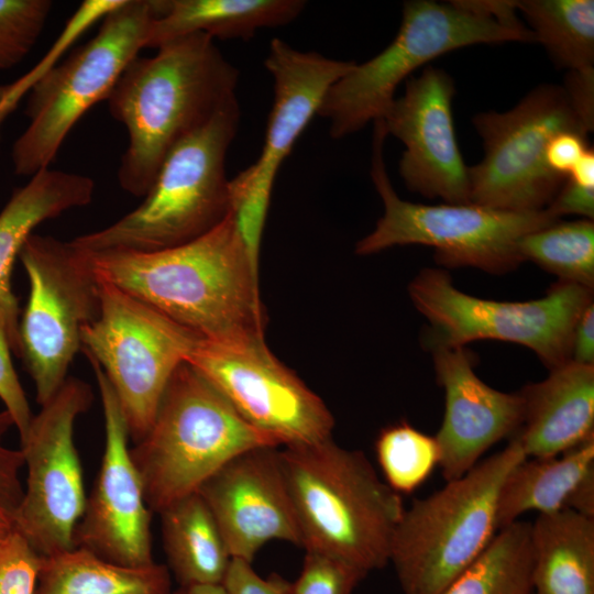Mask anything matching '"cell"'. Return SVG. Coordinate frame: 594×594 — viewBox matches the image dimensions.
Here are the masks:
<instances>
[{
  "mask_svg": "<svg viewBox=\"0 0 594 594\" xmlns=\"http://www.w3.org/2000/svg\"><path fill=\"white\" fill-rule=\"evenodd\" d=\"M317 52H301L273 38L264 65L274 101L258 158L230 179V208L248 230L264 229L277 172L318 110L329 88L354 65Z\"/></svg>",
  "mask_w": 594,
  "mask_h": 594,
  "instance_id": "cell-16",
  "label": "cell"
},
{
  "mask_svg": "<svg viewBox=\"0 0 594 594\" xmlns=\"http://www.w3.org/2000/svg\"><path fill=\"white\" fill-rule=\"evenodd\" d=\"M240 122L238 98L227 101L163 161L143 201L116 222L73 239L87 254L152 252L188 243L230 212L226 158Z\"/></svg>",
  "mask_w": 594,
  "mask_h": 594,
  "instance_id": "cell-4",
  "label": "cell"
},
{
  "mask_svg": "<svg viewBox=\"0 0 594 594\" xmlns=\"http://www.w3.org/2000/svg\"><path fill=\"white\" fill-rule=\"evenodd\" d=\"M531 573L530 522L517 520L440 594H534Z\"/></svg>",
  "mask_w": 594,
  "mask_h": 594,
  "instance_id": "cell-28",
  "label": "cell"
},
{
  "mask_svg": "<svg viewBox=\"0 0 594 594\" xmlns=\"http://www.w3.org/2000/svg\"><path fill=\"white\" fill-rule=\"evenodd\" d=\"M302 568L288 594H352L366 576L354 566L324 553L305 550Z\"/></svg>",
  "mask_w": 594,
  "mask_h": 594,
  "instance_id": "cell-34",
  "label": "cell"
},
{
  "mask_svg": "<svg viewBox=\"0 0 594 594\" xmlns=\"http://www.w3.org/2000/svg\"><path fill=\"white\" fill-rule=\"evenodd\" d=\"M305 7L304 0H161L145 48L191 33L248 41L258 29L293 22Z\"/></svg>",
  "mask_w": 594,
  "mask_h": 594,
  "instance_id": "cell-23",
  "label": "cell"
},
{
  "mask_svg": "<svg viewBox=\"0 0 594 594\" xmlns=\"http://www.w3.org/2000/svg\"><path fill=\"white\" fill-rule=\"evenodd\" d=\"M524 459L510 438L502 451L405 508L389 553L404 594H440L485 550L498 531L502 485Z\"/></svg>",
  "mask_w": 594,
  "mask_h": 594,
  "instance_id": "cell-7",
  "label": "cell"
},
{
  "mask_svg": "<svg viewBox=\"0 0 594 594\" xmlns=\"http://www.w3.org/2000/svg\"><path fill=\"white\" fill-rule=\"evenodd\" d=\"M222 585L228 594H288L289 582L277 574L262 578L252 563L231 559Z\"/></svg>",
  "mask_w": 594,
  "mask_h": 594,
  "instance_id": "cell-38",
  "label": "cell"
},
{
  "mask_svg": "<svg viewBox=\"0 0 594 594\" xmlns=\"http://www.w3.org/2000/svg\"><path fill=\"white\" fill-rule=\"evenodd\" d=\"M98 279L99 314L84 327L80 351L106 375L130 438L136 442L151 427L172 375L202 339L116 285Z\"/></svg>",
  "mask_w": 594,
  "mask_h": 594,
  "instance_id": "cell-10",
  "label": "cell"
},
{
  "mask_svg": "<svg viewBox=\"0 0 594 594\" xmlns=\"http://www.w3.org/2000/svg\"><path fill=\"white\" fill-rule=\"evenodd\" d=\"M167 568L130 566L75 546L42 557L35 594H170Z\"/></svg>",
  "mask_w": 594,
  "mask_h": 594,
  "instance_id": "cell-27",
  "label": "cell"
},
{
  "mask_svg": "<svg viewBox=\"0 0 594 594\" xmlns=\"http://www.w3.org/2000/svg\"><path fill=\"white\" fill-rule=\"evenodd\" d=\"M12 530V526L0 519V541L6 538Z\"/></svg>",
  "mask_w": 594,
  "mask_h": 594,
  "instance_id": "cell-45",
  "label": "cell"
},
{
  "mask_svg": "<svg viewBox=\"0 0 594 594\" xmlns=\"http://www.w3.org/2000/svg\"><path fill=\"white\" fill-rule=\"evenodd\" d=\"M187 362L280 447L332 438L334 418L324 402L272 353L264 337L237 344L200 340Z\"/></svg>",
  "mask_w": 594,
  "mask_h": 594,
  "instance_id": "cell-15",
  "label": "cell"
},
{
  "mask_svg": "<svg viewBox=\"0 0 594 594\" xmlns=\"http://www.w3.org/2000/svg\"><path fill=\"white\" fill-rule=\"evenodd\" d=\"M429 341L446 408L435 436L440 448L439 466L447 482L469 472L485 451L520 427V393H504L485 384L473 370L464 346Z\"/></svg>",
  "mask_w": 594,
  "mask_h": 594,
  "instance_id": "cell-20",
  "label": "cell"
},
{
  "mask_svg": "<svg viewBox=\"0 0 594 594\" xmlns=\"http://www.w3.org/2000/svg\"><path fill=\"white\" fill-rule=\"evenodd\" d=\"M519 393L524 413L512 437L526 458L560 455L594 437V365L572 361Z\"/></svg>",
  "mask_w": 594,
  "mask_h": 594,
  "instance_id": "cell-22",
  "label": "cell"
},
{
  "mask_svg": "<svg viewBox=\"0 0 594 594\" xmlns=\"http://www.w3.org/2000/svg\"><path fill=\"white\" fill-rule=\"evenodd\" d=\"M185 591L187 594H228L222 584L195 585Z\"/></svg>",
  "mask_w": 594,
  "mask_h": 594,
  "instance_id": "cell-44",
  "label": "cell"
},
{
  "mask_svg": "<svg viewBox=\"0 0 594 594\" xmlns=\"http://www.w3.org/2000/svg\"><path fill=\"white\" fill-rule=\"evenodd\" d=\"M92 400L90 385L68 376L33 416L20 439L26 480L12 529L41 557L75 547V530L87 497L75 444V425Z\"/></svg>",
  "mask_w": 594,
  "mask_h": 594,
  "instance_id": "cell-14",
  "label": "cell"
},
{
  "mask_svg": "<svg viewBox=\"0 0 594 594\" xmlns=\"http://www.w3.org/2000/svg\"><path fill=\"white\" fill-rule=\"evenodd\" d=\"M536 42L522 24L501 21L483 1L410 0L395 38L381 53L353 67L327 91L318 114L341 139L384 117L398 85L417 68L474 44Z\"/></svg>",
  "mask_w": 594,
  "mask_h": 594,
  "instance_id": "cell-6",
  "label": "cell"
},
{
  "mask_svg": "<svg viewBox=\"0 0 594 594\" xmlns=\"http://www.w3.org/2000/svg\"><path fill=\"white\" fill-rule=\"evenodd\" d=\"M280 447L249 425L187 361L172 375L147 432L130 448L145 501L160 514L237 455Z\"/></svg>",
  "mask_w": 594,
  "mask_h": 594,
  "instance_id": "cell-5",
  "label": "cell"
},
{
  "mask_svg": "<svg viewBox=\"0 0 594 594\" xmlns=\"http://www.w3.org/2000/svg\"><path fill=\"white\" fill-rule=\"evenodd\" d=\"M570 361L594 365V304L591 302L579 318L572 337Z\"/></svg>",
  "mask_w": 594,
  "mask_h": 594,
  "instance_id": "cell-42",
  "label": "cell"
},
{
  "mask_svg": "<svg viewBox=\"0 0 594 594\" xmlns=\"http://www.w3.org/2000/svg\"><path fill=\"white\" fill-rule=\"evenodd\" d=\"M158 515L168 564L184 587L222 584L231 557L201 496H185Z\"/></svg>",
  "mask_w": 594,
  "mask_h": 594,
  "instance_id": "cell-26",
  "label": "cell"
},
{
  "mask_svg": "<svg viewBox=\"0 0 594 594\" xmlns=\"http://www.w3.org/2000/svg\"><path fill=\"white\" fill-rule=\"evenodd\" d=\"M517 10L557 66L568 72L594 67L593 0H524Z\"/></svg>",
  "mask_w": 594,
  "mask_h": 594,
  "instance_id": "cell-29",
  "label": "cell"
},
{
  "mask_svg": "<svg viewBox=\"0 0 594 594\" xmlns=\"http://www.w3.org/2000/svg\"><path fill=\"white\" fill-rule=\"evenodd\" d=\"M12 348L6 330L0 324V400L13 419L14 427L22 439L34 414L18 377L11 356Z\"/></svg>",
  "mask_w": 594,
  "mask_h": 594,
  "instance_id": "cell-37",
  "label": "cell"
},
{
  "mask_svg": "<svg viewBox=\"0 0 594 594\" xmlns=\"http://www.w3.org/2000/svg\"><path fill=\"white\" fill-rule=\"evenodd\" d=\"M52 8L50 0H0V70L14 67L32 51Z\"/></svg>",
  "mask_w": 594,
  "mask_h": 594,
  "instance_id": "cell-33",
  "label": "cell"
},
{
  "mask_svg": "<svg viewBox=\"0 0 594 594\" xmlns=\"http://www.w3.org/2000/svg\"><path fill=\"white\" fill-rule=\"evenodd\" d=\"M170 594H187L185 590L183 591H179V592H175V593H170Z\"/></svg>",
  "mask_w": 594,
  "mask_h": 594,
  "instance_id": "cell-46",
  "label": "cell"
},
{
  "mask_svg": "<svg viewBox=\"0 0 594 594\" xmlns=\"http://www.w3.org/2000/svg\"><path fill=\"white\" fill-rule=\"evenodd\" d=\"M455 86L443 69L427 66L406 80L382 121L403 142L399 174L410 191L446 204H470L469 167L457 142L452 99Z\"/></svg>",
  "mask_w": 594,
  "mask_h": 594,
  "instance_id": "cell-18",
  "label": "cell"
},
{
  "mask_svg": "<svg viewBox=\"0 0 594 594\" xmlns=\"http://www.w3.org/2000/svg\"><path fill=\"white\" fill-rule=\"evenodd\" d=\"M387 136L383 121H374L371 177L384 213L374 230L355 246L370 255L395 245L432 246L437 261L446 266H472L504 273L522 261L520 239L559 220L547 208L538 211H507L475 204L422 205L403 200L394 190L383 158Z\"/></svg>",
  "mask_w": 594,
  "mask_h": 594,
  "instance_id": "cell-9",
  "label": "cell"
},
{
  "mask_svg": "<svg viewBox=\"0 0 594 594\" xmlns=\"http://www.w3.org/2000/svg\"><path fill=\"white\" fill-rule=\"evenodd\" d=\"M12 427L15 428L10 414L0 410V519L11 526L23 495L20 472L24 466L21 449L4 444V437Z\"/></svg>",
  "mask_w": 594,
  "mask_h": 594,
  "instance_id": "cell-36",
  "label": "cell"
},
{
  "mask_svg": "<svg viewBox=\"0 0 594 594\" xmlns=\"http://www.w3.org/2000/svg\"><path fill=\"white\" fill-rule=\"evenodd\" d=\"M42 557L15 530L0 541V594H35Z\"/></svg>",
  "mask_w": 594,
  "mask_h": 594,
  "instance_id": "cell-35",
  "label": "cell"
},
{
  "mask_svg": "<svg viewBox=\"0 0 594 594\" xmlns=\"http://www.w3.org/2000/svg\"><path fill=\"white\" fill-rule=\"evenodd\" d=\"M547 209L557 218L578 215L594 218V188L583 187L566 178Z\"/></svg>",
  "mask_w": 594,
  "mask_h": 594,
  "instance_id": "cell-41",
  "label": "cell"
},
{
  "mask_svg": "<svg viewBox=\"0 0 594 594\" xmlns=\"http://www.w3.org/2000/svg\"><path fill=\"white\" fill-rule=\"evenodd\" d=\"M151 57L136 56L106 101L128 145L118 169L121 188L144 197L172 148L237 97L239 70L205 33L169 40Z\"/></svg>",
  "mask_w": 594,
  "mask_h": 594,
  "instance_id": "cell-2",
  "label": "cell"
},
{
  "mask_svg": "<svg viewBox=\"0 0 594 594\" xmlns=\"http://www.w3.org/2000/svg\"><path fill=\"white\" fill-rule=\"evenodd\" d=\"M575 113L588 132L594 128V67L568 72L562 86Z\"/></svg>",
  "mask_w": 594,
  "mask_h": 594,
  "instance_id": "cell-40",
  "label": "cell"
},
{
  "mask_svg": "<svg viewBox=\"0 0 594 594\" xmlns=\"http://www.w3.org/2000/svg\"><path fill=\"white\" fill-rule=\"evenodd\" d=\"M594 473V437L552 458H526L505 479L497 501L498 530L528 512L552 514Z\"/></svg>",
  "mask_w": 594,
  "mask_h": 594,
  "instance_id": "cell-25",
  "label": "cell"
},
{
  "mask_svg": "<svg viewBox=\"0 0 594 594\" xmlns=\"http://www.w3.org/2000/svg\"><path fill=\"white\" fill-rule=\"evenodd\" d=\"M122 0H85L66 22L64 29L53 43L41 63L23 77L0 85V128L6 119L15 110L22 97L57 64L66 51L95 23L101 21Z\"/></svg>",
  "mask_w": 594,
  "mask_h": 594,
  "instance_id": "cell-32",
  "label": "cell"
},
{
  "mask_svg": "<svg viewBox=\"0 0 594 594\" xmlns=\"http://www.w3.org/2000/svg\"><path fill=\"white\" fill-rule=\"evenodd\" d=\"M569 179L574 183L588 188H594V151L593 147H588L581 156L579 162L574 165L570 174Z\"/></svg>",
  "mask_w": 594,
  "mask_h": 594,
  "instance_id": "cell-43",
  "label": "cell"
},
{
  "mask_svg": "<svg viewBox=\"0 0 594 594\" xmlns=\"http://www.w3.org/2000/svg\"><path fill=\"white\" fill-rule=\"evenodd\" d=\"M377 463L385 483L398 494H410L439 466L440 448L436 437L407 421L382 429L375 441Z\"/></svg>",
  "mask_w": 594,
  "mask_h": 594,
  "instance_id": "cell-31",
  "label": "cell"
},
{
  "mask_svg": "<svg viewBox=\"0 0 594 594\" xmlns=\"http://www.w3.org/2000/svg\"><path fill=\"white\" fill-rule=\"evenodd\" d=\"M100 393L105 447L100 469L76 527L75 546L124 565L154 563L151 514L129 448V430L100 366L88 359Z\"/></svg>",
  "mask_w": 594,
  "mask_h": 594,
  "instance_id": "cell-17",
  "label": "cell"
},
{
  "mask_svg": "<svg viewBox=\"0 0 594 594\" xmlns=\"http://www.w3.org/2000/svg\"><path fill=\"white\" fill-rule=\"evenodd\" d=\"M87 255L98 277L205 341L237 344L264 337L258 270L231 212L212 230L182 245Z\"/></svg>",
  "mask_w": 594,
  "mask_h": 594,
  "instance_id": "cell-1",
  "label": "cell"
},
{
  "mask_svg": "<svg viewBox=\"0 0 594 594\" xmlns=\"http://www.w3.org/2000/svg\"><path fill=\"white\" fill-rule=\"evenodd\" d=\"M279 449L301 548L364 574L389 563L405 507L363 452L321 442Z\"/></svg>",
  "mask_w": 594,
  "mask_h": 594,
  "instance_id": "cell-3",
  "label": "cell"
},
{
  "mask_svg": "<svg viewBox=\"0 0 594 594\" xmlns=\"http://www.w3.org/2000/svg\"><path fill=\"white\" fill-rule=\"evenodd\" d=\"M587 135L578 131L556 134L546 150V164L556 175L565 178L588 148Z\"/></svg>",
  "mask_w": 594,
  "mask_h": 594,
  "instance_id": "cell-39",
  "label": "cell"
},
{
  "mask_svg": "<svg viewBox=\"0 0 594 594\" xmlns=\"http://www.w3.org/2000/svg\"><path fill=\"white\" fill-rule=\"evenodd\" d=\"M19 258L30 288L19 320L18 358L42 406L68 378L82 329L99 314V279L86 253L51 235L33 233Z\"/></svg>",
  "mask_w": 594,
  "mask_h": 594,
  "instance_id": "cell-11",
  "label": "cell"
},
{
  "mask_svg": "<svg viewBox=\"0 0 594 594\" xmlns=\"http://www.w3.org/2000/svg\"><path fill=\"white\" fill-rule=\"evenodd\" d=\"M473 124L483 160L469 167L470 202L507 211L546 209L565 178L546 164L550 140L562 131L588 135L562 86L542 84L505 112H481Z\"/></svg>",
  "mask_w": 594,
  "mask_h": 594,
  "instance_id": "cell-13",
  "label": "cell"
},
{
  "mask_svg": "<svg viewBox=\"0 0 594 594\" xmlns=\"http://www.w3.org/2000/svg\"><path fill=\"white\" fill-rule=\"evenodd\" d=\"M95 188V180L88 176L46 168L14 188L0 211V324L16 356L21 312L11 283L14 262L35 228L68 210L89 205Z\"/></svg>",
  "mask_w": 594,
  "mask_h": 594,
  "instance_id": "cell-21",
  "label": "cell"
},
{
  "mask_svg": "<svg viewBox=\"0 0 594 594\" xmlns=\"http://www.w3.org/2000/svg\"><path fill=\"white\" fill-rule=\"evenodd\" d=\"M161 0H122L97 34L58 63L29 92L30 123L11 148L13 172L31 177L50 168L77 121L106 100L127 66L145 48Z\"/></svg>",
  "mask_w": 594,
  "mask_h": 594,
  "instance_id": "cell-8",
  "label": "cell"
},
{
  "mask_svg": "<svg viewBox=\"0 0 594 594\" xmlns=\"http://www.w3.org/2000/svg\"><path fill=\"white\" fill-rule=\"evenodd\" d=\"M522 261L588 289L594 286V222L560 220L524 235L518 244Z\"/></svg>",
  "mask_w": 594,
  "mask_h": 594,
  "instance_id": "cell-30",
  "label": "cell"
},
{
  "mask_svg": "<svg viewBox=\"0 0 594 594\" xmlns=\"http://www.w3.org/2000/svg\"><path fill=\"white\" fill-rule=\"evenodd\" d=\"M279 448L261 447L237 455L197 492L212 514L231 559L252 563L272 540L301 547Z\"/></svg>",
  "mask_w": 594,
  "mask_h": 594,
  "instance_id": "cell-19",
  "label": "cell"
},
{
  "mask_svg": "<svg viewBox=\"0 0 594 594\" xmlns=\"http://www.w3.org/2000/svg\"><path fill=\"white\" fill-rule=\"evenodd\" d=\"M534 594H594V518L564 508L530 522Z\"/></svg>",
  "mask_w": 594,
  "mask_h": 594,
  "instance_id": "cell-24",
  "label": "cell"
},
{
  "mask_svg": "<svg viewBox=\"0 0 594 594\" xmlns=\"http://www.w3.org/2000/svg\"><path fill=\"white\" fill-rule=\"evenodd\" d=\"M415 307L432 327L429 340L465 346L477 340L514 342L531 349L550 369L570 362L575 324L593 302L592 290L560 280L529 301H497L465 294L440 270H422L409 284Z\"/></svg>",
  "mask_w": 594,
  "mask_h": 594,
  "instance_id": "cell-12",
  "label": "cell"
}]
</instances>
